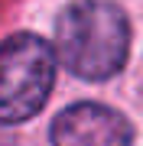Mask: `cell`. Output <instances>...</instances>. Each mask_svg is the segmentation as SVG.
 Wrapping results in <instances>:
<instances>
[{
    "instance_id": "6da1fadb",
    "label": "cell",
    "mask_w": 143,
    "mask_h": 146,
    "mask_svg": "<svg viewBox=\"0 0 143 146\" xmlns=\"http://www.w3.org/2000/svg\"><path fill=\"white\" fill-rule=\"evenodd\" d=\"M59 62L72 75L104 81L117 75L130 52V26L117 3L107 0H75L55 23Z\"/></svg>"
},
{
    "instance_id": "7a4b0ae2",
    "label": "cell",
    "mask_w": 143,
    "mask_h": 146,
    "mask_svg": "<svg viewBox=\"0 0 143 146\" xmlns=\"http://www.w3.org/2000/svg\"><path fill=\"white\" fill-rule=\"evenodd\" d=\"M55 52L43 36L16 33L0 42V123H23L49 101Z\"/></svg>"
},
{
    "instance_id": "3957f363",
    "label": "cell",
    "mask_w": 143,
    "mask_h": 146,
    "mask_svg": "<svg viewBox=\"0 0 143 146\" xmlns=\"http://www.w3.org/2000/svg\"><path fill=\"white\" fill-rule=\"evenodd\" d=\"M49 136L52 146H133V130L127 117L94 101L65 107L52 120Z\"/></svg>"
}]
</instances>
